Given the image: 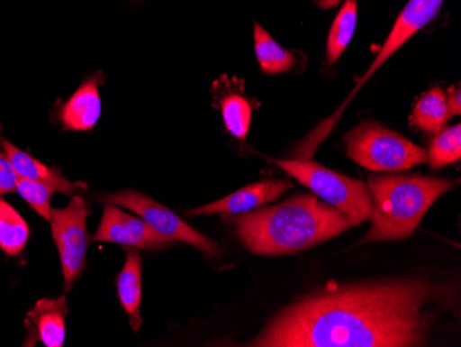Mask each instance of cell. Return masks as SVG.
Wrapping results in <instances>:
<instances>
[{
	"mask_svg": "<svg viewBox=\"0 0 461 347\" xmlns=\"http://www.w3.org/2000/svg\"><path fill=\"white\" fill-rule=\"evenodd\" d=\"M455 292L419 277L329 284L290 303L249 346H424L435 312Z\"/></svg>",
	"mask_w": 461,
	"mask_h": 347,
	"instance_id": "cell-1",
	"label": "cell"
},
{
	"mask_svg": "<svg viewBox=\"0 0 461 347\" xmlns=\"http://www.w3.org/2000/svg\"><path fill=\"white\" fill-rule=\"evenodd\" d=\"M313 4H317L322 9H331V7L338 6L340 0H313Z\"/></svg>",
	"mask_w": 461,
	"mask_h": 347,
	"instance_id": "cell-24",
	"label": "cell"
},
{
	"mask_svg": "<svg viewBox=\"0 0 461 347\" xmlns=\"http://www.w3.org/2000/svg\"><path fill=\"white\" fill-rule=\"evenodd\" d=\"M445 0H409L405 9L401 12V14L396 18L395 24H393V30H391L390 35H388L387 41H385L383 48L380 49L379 54L375 56V61H373L370 68L365 72L364 77L358 80V84L352 90L351 95L348 96L343 105H340L333 115L329 116L326 121H323L320 126L313 129L300 144L297 149V157L299 160H308L312 157L317 151L318 147L321 146V142L329 136L334 126L338 125L339 119H340L341 114L346 110L347 105H349V101L357 96L358 90L366 84L367 79L375 74L383 64L387 63V59L393 57L396 51L400 50L409 39L413 38L419 31L423 30L427 24L434 20L439 12H441L442 5Z\"/></svg>",
	"mask_w": 461,
	"mask_h": 347,
	"instance_id": "cell-4",
	"label": "cell"
},
{
	"mask_svg": "<svg viewBox=\"0 0 461 347\" xmlns=\"http://www.w3.org/2000/svg\"><path fill=\"white\" fill-rule=\"evenodd\" d=\"M17 191L38 212L39 216L50 222V199L54 188L31 178H18Z\"/></svg>",
	"mask_w": 461,
	"mask_h": 347,
	"instance_id": "cell-21",
	"label": "cell"
},
{
	"mask_svg": "<svg viewBox=\"0 0 461 347\" xmlns=\"http://www.w3.org/2000/svg\"><path fill=\"white\" fill-rule=\"evenodd\" d=\"M447 110L450 115H458L461 113L460 87H450L447 96Z\"/></svg>",
	"mask_w": 461,
	"mask_h": 347,
	"instance_id": "cell-23",
	"label": "cell"
},
{
	"mask_svg": "<svg viewBox=\"0 0 461 347\" xmlns=\"http://www.w3.org/2000/svg\"><path fill=\"white\" fill-rule=\"evenodd\" d=\"M30 238V227L9 202L0 199V250L17 256L24 251Z\"/></svg>",
	"mask_w": 461,
	"mask_h": 347,
	"instance_id": "cell-18",
	"label": "cell"
},
{
	"mask_svg": "<svg viewBox=\"0 0 461 347\" xmlns=\"http://www.w3.org/2000/svg\"><path fill=\"white\" fill-rule=\"evenodd\" d=\"M450 114L447 110V95L442 89H432L424 93L411 111V125L426 133L442 131Z\"/></svg>",
	"mask_w": 461,
	"mask_h": 347,
	"instance_id": "cell-15",
	"label": "cell"
},
{
	"mask_svg": "<svg viewBox=\"0 0 461 347\" xmlns=\"http://www.w3.org/2000/svg\"><path fill=\"white\" fill-rule=\"evenodd\" d=\"M461 158V126L455 125L452 128L439 131L429 146L427 160H429L434 169L458 162Z\"/></svg>",
	"mask_w": 461,
	"mask_h": 347,
	"instance_id": "cell-20",
	"label": "cell"
},
{
	"mask_svg": "<svg viewBox=\"0 0 461 347\" xmlns=\"http://www.w3.org/2000/svg\"><path fill=\"white\" fill-rule=\"evenodd\" d=\"M271 162L326 204L348 215L357 224L372 216V194L364 181L347 178L310 160H271Z\"/></svg>",
	"mask_w": 461,
	"mask_h": 347,
	"instance_id": "cell-6",
	"label": "cell"
},
{
	"mask_svg": "<svg viewBox=\"0 0 461 347\" xmlns=\"http://www.w3.org/2000/svg\"><path fill=\"white\" fill-rule=\"evenodd\" d=\"M292 181L268 180L246 186L240 190L235 191L225 198L219 199L213 204L191 209L186 212L190 216L198 215H240L245 212L255 211L258 206L266 205L267 202L276 201V198L292 188Z\"/></svg>",
	"mask_w": 461,
	"mask_h": 347,
	"instance_id": "cell-10",
	"label": "cell"
},
{
	"mask_svg": "<svg viewBox=\"0 0 461 347\" xmlns=\"http://www.w3.org/2000/svg\"><path fill=\"white\" fill-rule=\"evenodd\" d=\"M255 53L263 74H284L296 66L294 54L282 48L258 23L255 24Z\"/></svg>",
	"mask_w": 461,
	"mask_h": 347,
	"instance_id": "cell-16",
	"label": "cell"
},
{
	"mask_svg": "<svg viewBox=\"0 0 461 347\" xmlns=\"http://www.w3.org/2000/svg\"><path fill=\"white\" fill-rule=\"evenodd\" d=\"M357 22H358V0H346L340 12L334 18L329 32L328 43H326V57L329 64L338 63V59L348 48L349 42L354 38Z\"/></svg>",
	"mask_w": 461,
	"mask_h": 347,
	"instance_id": "cell-17",
	"label": "cell"
},
{
	"mask_svg": "<svg viewBox=\"0 0 461 347\" xmlns=\"http://www.w3.org/2000/svg\"><path fill=\"white\" fill-rule=\"evenodd\" d=\"M232 223L243 247L260 256L299 253L358 226L348 215L308 194L237 215Z\"/></svg>",
	"mask_w": 461,
	"mask_h": 347,
	"instance_id": "cell-2",
	"label": "cell"
},
{
	"mask_svg": "<svg viewBox=\"0 0 461 347\" xmlns=\"http://www.w3.org/2000/svg\"><path fill=\"white\" fill-rule=\"evenodd\" d=\"M86 202L82 196H74L64 209H51L50 223L53 238L61 258L66 289H71L86 266V252L90 238L87 234Z\"/></svg>",
	"mask_w": 461,
	"mask_h": 347,
	"instance_id": "cell-8",
	"label": "cell"
},
{
	"mask_svg": "<svg viewBox=\"0 0 461 347\" xmlns=\"http://www.w3.org/2000/svg\"><path fill=\"white\" fill-rule=\"evenodd\" d=\"M98 201L123 206V208L136 212L149 227L169 240L184 241V242L198 248L202 252L216 256V258L222 253L214 241L204 237L203 234L193 229L188 223L181 220L175 212L160 205L144 194L131 190L119 191V193L104 194V196H98Z\"/></svg>",
	"mask_w": 461,
	"mask_h": 347,
	"instance_id": "cell-7",
	"label": "cell"
},
{
	"mask_svg": "<svg viewBox=\"0 0 461 347\" xmlns=\"http://www.w3.org/2000/svg\"><path fill=\"white\" fill-rule=\"evenodd\" d=\"M0 142H2V147L12 162L13 168L17 172L18 178H31V180L50 186L56 193H61L64 196H71L77 190L87 188L85 183L69 181L68 178L61 175L59 169L46 167L45 163L39 162L27 152L21 151L6 139H2Z\"/></svg>",
	"mask_w": 461,
	"mask_h": 347,
	"instance_id": "cell-13",
	"label": "cell"
},
{
	"mask_svg": "<svg viewBox=\"0 0 461 347\" xmlns=\"http://www.w3.org/2000/svg\"><path fill=\"white\" fill-rule=\"evenodd\" d=\"M141 281L142 259L136 250H129L124 261L123 269L118 276V295L122 307L131 317V325L136 333L141 326Z\"/></svg>",
	"mask_w": 461,
	"mask_h": 347,
	"instance_id": "cell-14",
	"label": "cell"
},
{
	"mask_svg": "<svg viewBox=\"0 0 461 347\" xmlns=\"http://www.w3.org/2000/svg\"><path fill=\"white\" fill-rule=\"evenodd\" d=\"M232 90L234 92H219L220 108H221L222 119H224L227 131L235 139L243 142L248 137L249 129H250L253 105L242 93L235 89Z\"/></svg>",
	"mask_w": 461,
	"mask_h": 347,
	"instance_id": "cell-19",
	"label": "cell"
},
{
	"mask_svg": "<svg viewBox=\"0 0 461 347\" xmlns=\"http://www.w3.org/2000/svg\"><path fill=\"white\" fill-rule=\"evenodd\" d=\"M67 317L66 297L38 300L25 320L24 346H35L36 342H41L48 347H61L66 341Z\"/></svg>",
	"mask_w": 461,
	"mask_h": 347,
	"instance_id": "cell-11",
	"label": "cell"
},
{
	"mask_svg": "<svg viewBox=\"0 0 461 347\" xmlns=\"http://www.w3.org/2000/svg\"><path fill=\"white\" fill-rule=\"evenodd\" d=\"M18 175L7 158L6 152H0V196L17 191Z\"/></svg>",
	"mask_w": 461,
	"mask_h": 347,
	"instance_id": "cell-22",
	"label": "cell"
},
{
	"mask_svg": "<svg viewBox=\"0 0 461 347\" xmlns=\"http://www.w3.org/2000/svg\"><path fill=\"white\" fill-rule=\"evenodd\" d=\"M455 186L447 178L419 175L370 176L372 227L359 243L411 237L435 201Z\"/></svg>",
	"mask_w": 461,
	"mask_h": 347,
	"instance_id": "cell-3",
	"label": "cell"
},
{
	"mask_svg": "<svg viewBox=\"0 0 461 347\" xmlns=\"http://www.w3.org/2000/svg\"><path fill=\"white\" fill-rule=\"evenodd\" d=\"M104 82L101 72L87 78L79 89L64 103L57 119L67 131H92L101 116L100 85Z\"/></svg>",
	"mask_w": 461,
	"mask_h": 347,
	"instance_id": "cell-12",
	"label": "cell"
},
{
	"mask_svg": "<svg viewBox=\"0 0 461 347\" xmlns=\"http://www.w3.org/2000/svg\"><path fill=\"white\" fill-rule=\"evenodd\" d=\"M347 155L375 172H401L427 162V152L377 122H362L344 137Z\"/></svg>",
	"mask_w": 461,
	"mask_h": 347,
	"instance_id": "cell-5",
	"label": "cell"
},
{
	"mask_svg": "<svg viewBox=\"0 0 461 347\" xmlns=\"http://www.w3.org/2000/svg\"><path fill=\"white\" fill-rule=\"evenodd\" d=\"M93 241L119 243L134 250H163L172 243V240L155 232L144 220L121 211L113 204H107L104 208Z\"/></svg>",
	"mask_w": 461,
	"mask_h": 347,
	"instance_id": "cell-9",
	"label": "cell"
}]
</instances>
